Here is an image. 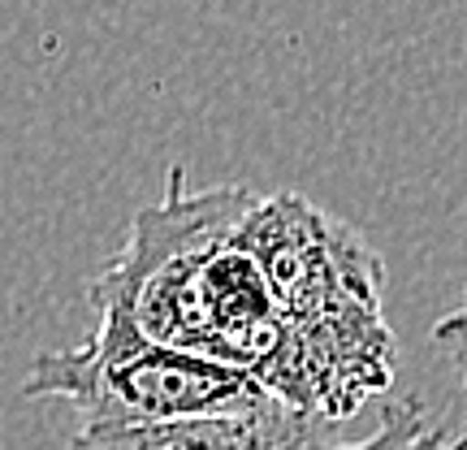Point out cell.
<instances>
[{
  "instance_id": "cell-1",
  "label": "cell",
  "mask_w": 467,
  "mask_h": 450,
  "mask_svg": "<svg viewBox=\"0 0 467 450\" xmlns=\"http://www.w3.org/2000/svg\"><path fill=\"white\" fill-rule=\"evenodd\" d=\"M100 325L87 347L35 355L22 394L66 399L78 416V446L100 450L113 434L186 420L217 407H238L265 394L251 368L186 351L143 334L117 308H96Z\"/></svg>"
},
{
  "instance_id": "cell-2",
  "label": "cell",
  "mask_w": 467,
  "mask_h": 450,
  "mask_svg": "<svg viewBox=\"0 0 467 450\" xmlns=\"http://www.w3.org/2000/svg\"><path fill=\"white\" fill-rule=\"evenodd\" d=\"M251 204L255 191L247 186L191 195L182 169H169L165 200L134 217L121 251L91 286V303L117 308L161 342L200 351V273Z\"/></svg>"
},
{
  "instance_id": "cell-3",
  "label": "cell",
  "mask_w": 467,
  "mask_h": 450,
  "mask_svg": "<svg viewBox=\"0 0 467 450\" xmlns=\"http://www.w3.org/2000/svg\"><path fill=\"white\" fill-rule=\"evenodd\" d=\"M238 238L260 260L282 320H307L350 303H381V260L359 234L303 195L255 200Z\"/></svg>"
},
{
  "instance_id": "cell-4",
  "label": "cell",
  "mask_w": 467,
  "mask_h": 450,
  "mask_svg": "<svg viewBox=\"0 0 467 450\" xmlns=\"http://www.w3.org/2000/svg\"><path fill=\"white\" fill-rule=\"evenodd\" d=\"M334 446L325 420L265 390L260 399L113 434L100 450H295Z\"/></svg>"
},
{
  "instance_id": "cell-5",
  "label": "cell",
  "mask_w": 467,
  "mask_h": 450,
  "mask_svg": "<svg viewBox=\"0 0 467 450\" xmlns=\"http://www.w3.org/2000/svg\"><path fill=\"white\" fill-rule=\"evenodd\" d=\"M433 442H451L446 434H437V429H429L424 424V407H420L416 399L407 403H394V407H385L381 416V429L377 434L359 437L355 446H433Z\"/></svg>"
},
{
  "instance_id": "cell-6",
  "label": "cell",
  "mask_w": 467,
  "mask_h": 450,
  "mask_svg": "<svg viewBox=\"0 0 467 450\" xmlns=\"http://www.w3.org/2000/svg\"><path fill=\"white\" fill-rule=\"evenodd\" d=\"M433 342L446 355V364L454 368V377L463 382V394H467V290H463V299H459V308L446 312L433 325ZM459 446H467V434L459 437Z\"/></svg>"
}]
</instances>
